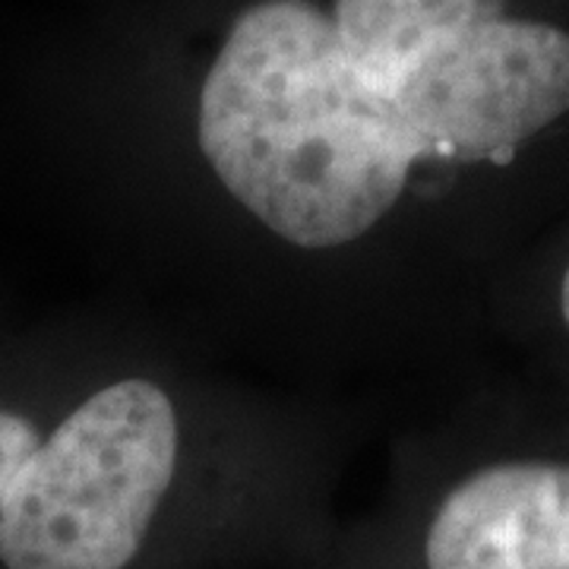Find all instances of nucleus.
<instances>
[{"mask_svg":"<svg viewBox=\"0 0 569 569\" xmlns=\"http://www.w3.org/2000/svg\"><path fill=\"white\" fill-rule=\"evenodd\" d=\"M383 569H569V459L475 466L418 519L402 567Z\"/></svg>","mask_w":569,"mask_h":569,"instance_id":"2","label":"nucleus"},{"mask_svg":"<svg viewBox=\"0 0 569 569\" xmlns=\"http://www.w3.org/2000/svg\"><path fill=\"white\" fill-rule=\"evenodd\" d=\"M553 305H557V317H560V326L569 336V257L560 276H557V291H553Z\"/></svg>","mask_w":569,"mask_h":569,"instance_id":"4","label":"nucleus"},{"mask_svg":"<svg viewBox=\"0 0 569 569\" xmlns=\"http://www.w3.org/2000/svg\"><path fill=\"white\" fill-rule=\"evenodd\" d=\"M41 437H44V430L39 427V421H32L17 408L0 406V512L20 478L22 466L39 449Z\"/></svg>","mask_w":569,"mask_h":569,"instance_id":"3","label":"nucleus"},{"mask_svg":"<svg viewBox=\"0 0 569 569\" xmlns=\"http://www.w3.org/2000/svg\"><path fill=\"white\" fill-rule=\"evenodd\" d=\"M187 418L174 392L123 373L44 430L0 512L3 569H174Z\"/></svg>","mask_w":569,"mask_h":569,"instance_id":"1","label":"nucleus"}]
</instances>
